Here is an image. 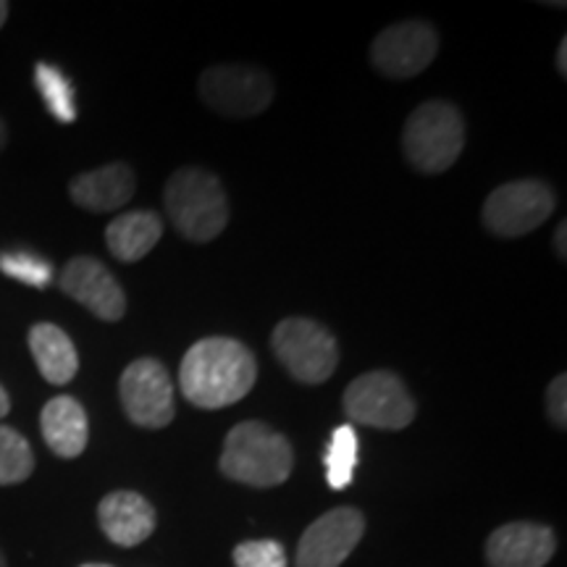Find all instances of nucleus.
<instances>
[{
    "mask_svg": "<svg viewBox=\"0 0 567 567\" xmlns=\"http://www.w3.org/2000/svg\"><path fill=\"white\" fill-rule=\"evenodd\" d=\"M258 379L250 347L229 337H208L189 347L179 368L184 400L200 410H221L243 402Z\"/></svg>",
    "mask_w": 567,
    "mask_h": 567,
    "instance_id": "nucleus-1",
    "label": "nucleus"
},
{
    "mask_svg": "<svg viewBox=\"0 0 567 567\" xmlns=\"http://www.w3.org/2000/svg\"><path fill=\"white\" fill-rule=\"evenodd\" d=\"M295 465L292 444L287 436L260 421L237 423L226 434L218 467L226 478L237 484L271 488L289 478Z\"/></svg>",
    "mask_w": 567,
    "mask_h": 567,
    "instance_id": "nucleus-2",
    "label": "nucleus"
},
{
    "mask_svg": "<svg viewBox=\"0 0 567 567\" xmlns=\"http://www.w3.org/2000/svg\"><path fill=\"white\" fill-rule=\"evenodd\" d=\"M166 210L176 231L197 245H208L229 224V203L216 174L200 166H187L172 174L166 184Z\"/></svg>",
    "mask_w": 567,
    "mask_h": 567,
    "instance_id": "nucleus-3",
    "label": "nucleus"
},
{
    "mask_svg": "<svg viewBox=\"0 0 567 567\" xmlns=\"http://www.w3.org/2000/svg\"><path fill=\"white\" fill-rule=\"evenodd\" d=\"M465 147L463 113L446 101H429L410 113L402 130V151L421 174L452 168Z\"/></svg>",
    "mask_w": 567,
    "mask_h": 567,
    "instance_id": "nucleus-4",
    "label": "nucleus"
},
{
    "mask_svg": "<svg viewBox=\"0 0 567 567\" xmlns=\"http://www.w3.org/2000/svg\"><path fill=\"white\" fill-rule=\"evenodd\" d=\"M276 360L300 384H323L339 365V344L326 326L310 318H284L271 334Z\"/></svg>",
    "mask_w": 567,
    "mask_h": 567,
    "instance_id": "nucleus-5",
    "label": "nucleus"
},
{
    "mask_svg": "<svg viewBox=\"0 0 567 567\" xmlns=\"http://www.w3.org/2000/svg\"><path fill=\"white\" fill-rule=\"evenodd\" d=\"M347 417L354 425L381 431H402L415 421V400L405 381L392 371L358 375L342 396Z\"/></svg>",
    "mask_w": 567,
    "mask_h": 567,
    "instance_id": "nucleus-6",
    "label": "nucleus"
},
{
    "mask_svg": "<svg viewBox=\"0 0 567 567\" xmlns=\"http://www.w3.org/2000/svg\"><path fill=\"white\" fill-rule=\"evenodd\" d=\"M200 101L229 118H252L274 103V80L268 71L247 63H221L197 82Z\"/></svg>",
    "mask_w": 567,
    "mask_h": 567,
    "instance_id": "nucleus-7",
    "label": "nucleus"
},
{
    "mask_svg": "<svg viewBox=\"0 0 567 567\" xmlns=\"http://www.w3.org/2000/svg\"><path fill=\"white\" fill-rule=\"evenodd\" d=\"M555 189L542 179H517L496 187L484 203V224L496 237L515 239L534 231L555 213Z\"/></svg>",
    "mask_w": 567,
    "mask_h": 567,
    "instance_id": "nucleus-8",
    "label": "nucleus"
},
{
    "mask_svg": "<svg viewBox=\"0 0 567 567\" xmlns=\"http://www.w3.org/2000/svg\"><path fill=\"white\" fill-rule=\"evenodd\" d=\"M439 53V34L429 21L410 19L375 34L371 63L389 80H410L423 74Z\"/></svg>",
    "mask_w": 567,
    "mask_h": 567,
    "instance_id": "nucleus-9",
    "label": "nucleus"
},
{
    "mask_svg": "<svg viewBox=\"0 0 567 567\" xmlns=\"http://www.w3.org/2000/svg\"><path fill=\"white\" fill-rule=\"evenodd\" d=\"M124 413L140 429H163L174 421V384L166 365L140 358L124 368L118 381Z\"/></svg>",
    "mask_w": 567,
    "mask_h": 567,
    "instance_id": "nucleus-10",
    "label": "nucleus"
},
{
    "mask_svg": "<svg viewBox=\"0 0 567 567\" xmlns=\"http://www.w3.org/2000/svg\"><path fill=\"white\" fill-rule=\"evenodd\" d=\"M365 534V517L354 507H337L318 517L297 544V567H339Z\"/></svg>",
    "mask_w": 567,
    "mask_h": 567,
    "instance_id": "nucleus-11",
    "label": "nucleus"
},
{
    "mask_svg": "<svg viewBox=\"0 0 567 567\" xmlns=\"http://www.w3.org/2000/svg\"><path fill=\"white\" fill-rule=\"evenodd\" d=\"M59 287L63 295L84 305L92 316H97L105 323L122 321L126 313V295L122 284L97 258H87V255L71 258L63 266Z\"/></svg>",
    "mask_w": 567,
    "mask_h": 567,
    "instance_id": "nucleus-12",
    "label": "nucleus"
},
{
    "mask_svg": "<svg viewBox=\"0 0 567 567\" xmlns=\"http://www.w3.org/2000/svg\"><path fill=\"white\" fill-rule=\"evenodd\" d=\"M557 536L542 523H507L486 542L488 567H544L555 557Z\"/></svg>",
    "mask_w": 567,
    "mask_h": 567,
    "instance_id": "nucleus-13",
    "label": "nucleus"
},
{
    "mask_svg": "<svg viewBox=\"0 0 567 567\" xmlns=\"http://www.w3.org/2000/svg\"><path fill=\"white\" fill-rule=\"evenodd\" d=\"M137 189V176H134L130 163H109V166L95 168L74 176L69 184V195L80 208L90 213H111L124 208Z\"/></svg>",
    "mask_w": 567,
    "mask_h": 567,
    "instance_id": "nucleus-14",
    "label": "nucleus"
},
{
    "mask_svg": "<svg viewBox=\"0 0 567 567\" xmlns=\"http://www.w3.org/2000/svg\"><path fill=\"white\" fill-rule=\"evenodd\" d=\"M103 534L118 547H137L155 530V509L137 492H111L97 507Z\"/></svg>",
    "mask_w": 567,
    "mask_h": 567,
    "instance_id": "nucleus-15",
    "label": "nucleus"
},
{
    "mask_svg": "<svg viewBox=\"0 0 567 567\" xmlns=\"http://www.w3.org/2000/svg\"><path fill=\"white\" fill-rule=\"evenodd\" d=\"M40 429L53 455L63 460L80 457L90 439L87 413H84L82 402L69 394H59L45 402L40 413Z\"/></svg>",
    "mask_w": 567,
    "mask_h": 567,
    "instance_id": "nucleus-16",
    "label": "nucleus"
},
{
    "mask_svg": "<svg viewBox=\"0 0 567 567\" xmlns=\"http://www.w3.org/2000/svg\"><path fill=\"white\" fill-rule=\"evenodd\" d=\"M30 350L48 384L66 386L80 371V354L61 326L34 323L30 329Z\"/></svg>",
    "mask_w": 567,
    "mask_h": 567,
    "instance_id": "nucleus-17",
    "label": "nucleus"
},
{
    "mask_svg": "<svg viewBox=\"0 0 567 567\" xmlns=\"http://www.w3.org/2000/svg\"><path fill=\"white\" fill-rule=\"evenodd\" d=\"M163 237V218L153 210H132L116 216L105 229V245L122 264H137Z\"/></svg>",
    "mask_w": 567,
    "mask_h": 567,
    "instance_id": "nucleus-18",
    "label": "nucleus"
},
{
    "mask_svg": "<svg viewBox=\"0 0 567 567\" xmlns=\"http://www.w3.org/2000/svg\"><path fill=\"white\" fill-rule=\"evenodd\" d=\"M358 431L354 425H339V429L331 434V442L323 452V465H326V481H329L331 488L342 492L352 484L354 467H358Z\"/></svg>",
    "mask_w": 567,
    "mask_h": 567,
    "instance_id": "nucleus-19",
    "label": "nucleus"
},
{
    "mask_svg": "<svg viewBox=\"0 0 567 567\" xmlns=\"http://www.w3.org/2000/svg\"><path fill=\"white\" fill-rule=\"evenodd\" d=\"M34 84H38L42 101L48 111L59 118L61 124L76 122V103H74V84L53 63H38L34 66Z\"/></svg>",
    "mask_w": 567,
    "mask_h": 567,
    "instance_id": "nucleus-20",
    "label": "nucleus"
},
{
    "mask_svg": "<svg viewBox=\"0 0 567 567\" xmlns=\"http://www.w3.org/2000/svg\"><path fill=\"white\" fill-rule=\"evenodd\" d=\"M34 455L24 436L11 425H0V486L21 484L32 476Z\"/></svg>",
    "mask_w": 567,
    "mask_h": 567,
    "instance_id": "nucleus-21",
    "label": "nucleus"
},
{
    "mask_svg": "<svg viewBox=\"0 0 567 567\" xmlns=\"http://www.w3.org/2000/svg\"><path fill=\"white\" fill-rule=\"evenodd\" d=\"M0 271L9 279L27 284V287L45 289L53 281V266L42 255L32 250H6L0 252Z\"/></svg>",
    "mask_w": 567,
    "mask_h": 567,
    "instance_id": "nucleus-22",
    "label": "nucleus"
},
{
    "mask_svg": "<svg viewBox=\"0 0 567 567\" xmlns=\"http://www.w3.org/2000/svg\"><path fill=\"white\" fill-rule=\"evenodd\" d=\"M234 565L237 567H287V551L274 538H258L245 542L234 549Z\"/></svg>",
    "mask_w": 567,
    "mask_h": 567,
    "instance_id": "nucleus-23",
    "label": "nucleus"
},
{
    "mask_svg": "<svg viewBox=\"0 0 567 567\" xmlns=\"http://www.w3.org/2000/svg\"><path fill=\"white\" fill-rule=\"evenodd\" d=\"M565 400H567V375L559 373L547 389V410H549L551 423H555L557 429H565L567 425V402Z\"/></svg>",
    "mask_w": 567,
    "mask_h": 567,
    "instance_id": "nucleus-24",
    "label": "nucleus"
},
{
    "mask_svg": "<svg viewBox=\"0 0 567 567\" xmlns=\"http://www.w3.org/2000/svg\"><path fill=\"white\" fill-rule=\"evenodd\" d=\"M565 237H567V224L563 221L557 226V234H555V250H557V255L559 258H565L567 255V245H565Z\"/></svg>",
    "mask_w": 567,
    "mask_h": 567,
    "instance_id": "nucleus-25",
    "label": "nucleus"
},
{
    "mask_svg": "<svg viewBox=\"0 0 567 567\" xmlns=\"http://www.w3.org/2000/svg\"><path fill=\"white\" fill-rule=\"evenodd\" d=\"M557 69H559V74L567 76V38H563V42H559V51H557Z\"/></svg>",
    "mask_w": 567,
    "mask_h": 567,
    "instance_id": "nucleus-26",
    "label": "nucleus"
},
{
    "mask_svg": "<svg viewBox=\"0 0 567 567\" xmlns=\"http://www.w3.org/2000/svg\"><path fill=\"white\" fill-rule=\"evenodd\" d=\"M9 413H11V396L3 389V384H0V417H6Z\"/></svg>",
    "mask_w": 567,
    "mask_h": 567,
    "instance_id": "nucleus-27",
    "label": "nucleus"
},
{
    "mask_svg": "<svg viewBox=\"0 0 567 567\" xmlns=\"http://www.w3.org/2000/svg\"><path fill=\"white\" fill-rule=\"evenodd\" d=\"M6 142H9V130H6V124H3V118H0V153H3V147H6Z\"/></svg>",
    "mask_w": 567,
    "mask_h": 567,
    "instance_id": "nucleus-28",
    "label": "nucleus"
},
{
    "mask_svg": "<svg viewBox=\"0 0 567 567\" xmlns=\"http://www.w3.org/2000/svg\"><path fill=\"white\" fill-rule=\"evenodd\" d=\"M6 19H9V3H3V0H0V27L6 24Z\"/></svg>",
    "mask_w": 567,
    "mask_h": 567,
    "instance_id": "nucleus-29",
    "label": "nucleus"
},
{
    "mask_svg": "<svg viewBox=\"0 0 567 567\" xmlns=\"http://www.w3.org/2000/svg\"><path fill=\"white\" fill-rule=\"evenodd\" d=\"M82 567H113V565H101V563H90V565H82Z\"/></svg>",
    "mask_w": 567,
    "mask_h": 567,
    "instance_id": "nucleus-30",
    "label": "nucleus"
},
{
    "mask_svg": "<svg viewBox=\"0 0 567 567\" xmlns=\"http://www.w3.org/2000/svg\"><path fill=\"white\" fill-rule=\"evenodd\" d=\"M0 567H9V565H6V557H3V551H0Z\"/></svg>",
    "mask_w": 567,
    "mask_h": 567,
    "instance_id": "nucleus-31",
    "label": "nucleus"
}]
</instances>
